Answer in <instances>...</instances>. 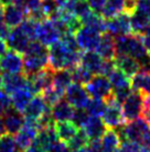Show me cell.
<instances>
[{
  "label": "cell",
  "mask_w": 150,
  "mask_h": 152,
  "mask_svg": "<svg viewBox=\"0 0 150 152\" xmlns=\"http://www.w3.org/2000/svg\"><path fill=\"white\" fill-rule=\"evenodd\" d=\"M81 55L79 50L72 49L62 40H58L49 48V67L53 71L62 69L71 70L79 64Z\"/></svg>",
  "instance_id": "cell-1"
},
{
  "label": "cell",
  "mask_w": 150,
  "mask_h": 152,
  "mask_svg": "<svg viewBox=\"0 0 150 152\" xmlns=\"http://www.w3.org/2000/svg\"><path fill=\"white\" fill-rule=\"evenodd\" d=\"M23 55V71L27 77L49 67V49L40 41H30Z\"/></svg>",
  "instance_id": "cell-2"
},
{
  "label": "cell",
  "mask_w": 150,
  "mask_h": 152,
  "mask_svg": "<svg viewBox=\"0 0 150 152\" xmlns=\"http://www.w3.org/2000/svg\"><path fill=\"white\" fill-rule=\"evenodd\" d=\"M117 56H129L139 62L149 55L147 51L142 36L136 34H129L115 38Z\"/></svg>",
  "instance_id": "cell-3"
},
{
  "label": "cell",
  "mask_w": 150,
  "mask_h": 152,
  "mask_svg": "<svg viewBox=\"0 0 150 152\" xmlns=\"http://www.w3.org/2000/svg\"><path fill=\"white\" fill-rule=\"evenodd\" d=\"M102 119L107 129L120 128L127 123L123 113L120 102L117 101L112 96L106 100V108L102 115Z\"/></svg>",
  "instance_id": "cell-4"
},
{
  "label": "cell",
  "mask_w": 150,
  "mask_h": 152,
  "mask_svg": "<svg viewBox=\"0 0 150 152\" xmlns=\"http://www.w3.org/2000/svg\"><path fill=\"white\" fill-rule=\"evenodd\" d=\"M85 89L89 97L96 99L107 100L112 96V87L108 77L103 75H96L91 78V80L85 85Z\"/></svg>",
  "instance_id": "cell-5"
},
{
  "label": "cell",
  "mask_w": 150,
  "mask_h": 152,
  "mask_svg": "<svg viewBox=\"0 0 150 152\" xmlns=\"http://www.w3.org/2000/svg\"><path fill=\"white\" fill-rule=\"evenodd\" d=\"M145 107V98L141 93L131 91L128 97L121 102V109L126 119V122H129L133 120L142 117Z\"/></svg>",
  "instance_id": "cell-6"
},
{
  "label": "cell",
  "mask_w": 150,
  "mask_h": 152,
  "mask_svg": "<svg viewBox=\"0 0 150 152\" xmlns=\"http://www.w3.org/2000/svg\"><path fill=\"white\" fill-rule=\"evenodd\" d=\"M149 128V123L147 122L145 119L138 118L136 120L127 122L125 126H123V129H120L118 132L120 134V138L141 143L144 142V139H145Z\"/></svg>",
  "instance_id": "cell-7"
},
{
  "label": "cell",
  "mask_w": 150,
  "mask_h": 152,
  "mask_svg": "<svg viewBox=\"0 0 150 152\" xmlns=\"http://www.w3.org/2000/svg\"><path fill=\"white\" fill-rule=\"evenodd\" d=\"M62 38V34L51 18H45L38 23L37 39L42 45L50 47Z\"/></svg>",
  "instance_id": "cell-8"
},
{
  "label": "cell",
  "mask_w": 150,
  "mask_h": 152,
  "mask_svg": "<svg viewBox=\"0 0 150 152\" xmlns=\"http://www.w3.org/2000/svg\"><path fill=\"white\" fill-rule=\"evenodd\" d=\"M76 42L79 49L84 51H96L100 40L102 34L96 30L88 28L86 26H82L74 34Z\"/></svg>",
  "instance_id": "cell-9"
},
{
  "label": "cell",
  "mask_w": 150,
  "mask_h": 152,
  "mask_svg": "<svg viewBox=\"0 0 150 152\" xmlns=\"http://www.w3.org/2000/svg\"><path fill=\"white\" fill-rule=\"evenodd\" d=\"M53 70L50 67L43 69L34 75L28 76V87L33 94H41L44 90L52 86Z\"/></svg>",
  "instance_id": "cell-10"
},
{
  "label": "cell",
  "mask_w": 150,
  "mask_h": 152,
  "mask_svg": "<svg viewBox=\"0 0 150 152\" xmlns=\"http://www.w3.org/2000/svg\"><path fill=\"white\" fill-rule=\"evenodd\" d=\"M39 130H40V128H39L38 121L25 119L23 127L21 128V130L18 133L14 134V140H16V144L18 148L25 151L35 140Z\"/></svg>",
  "instance_id": "cell-11"
},
{
  "label": "cell",
  "mask_w": 150,
  "mask_h": 152,
  "mask_svg": "<svg viewBox=\"0 0 150 152\" xmlns=\"http://www.w3.org/2000/svg\"><path fill=\"white\" fill-rule=\"evenodd\" d=\"M64 96L66 98V101L70 102L75 109H85L91 100V97L83 85L75 82L67 87Z\"/></svg>",
  "instance_id": "cell-12"
},
{
  "label": "cell",
  "mask_w": 150,
  "mask_h": 152,
  "mask_svg": "<svg viewBox=\"0 0 150 152\" xmlns=\"http://www.w3.org/2000/svg\"><path fill=\"white\" fill-rule=\"evenodd\" d=\"M106 23H107V32H109L115 38L131 34L130 15L125 11L117 15L116 17L106 20Z\"/></svg>",
  "instance_id": "cell-13"
},
{
  "label": "cell",
  "mask_w": 150,
  "mask_h": 152,
  "mask_svg": "<svg viewBox=\"0 0 150 152\" xmlns=\"http://www.w3.org/2000/svg\"><path fill=\"white\" fill-rule=\"evenodd\" d=\"M0 70L8 75L21 73L23 71V57L17 51H6V53L0 57Z\"/></svg>",
  "instance_id": "cell-14"
},
{
  "label": "cell",
  "mask_w": 150,
  "mask_h": 152,
  "mask_svg": "<svg viewBox=\"0 0 150 152\" xmlns=\"http://www.w3.org/2000/svg\"><path fill=\"white\" fill-rule=\"evenodd\" d=\"M2 121L6 129V132L14 135L21 130L25 122V114L16 110L14 108H9L2 114Z\"/></svg>",
  "instance_id": "cell-15"
},
{
  "label": "cell",
  "mask_w": 150,
  "mask_h": 152,
  "mask_svg": "<svg viewBox=\"0 0 150 152\" xmlns=\"http://www.w3.org/2000/svg\"><path fill=\"white\" fill-rule=\"evenodd\" d=\"M30 41H32V40L25 34V32L21 29L20 26L10 29V34H9L7 40H6L7 46L10 50L17 51L21 55L25 52Z\"/></svg>",
  "instance_id": "cell-16"
},
{
  "label": "cell",
  "mask_w": 150,
  "mask_h": 152,
  "mask_svg": "<svg viewBox=\"0 0 150 152\" xmlns=\"http://www.w3.org/2000/svg\"><path fill=\"white\" fill-rule=\"evenodd\" d=\"M27 17L28 15L25 10L12 2L4 7V21L10 29L20 26Z\"/></svg>",
  "instance_id": "cell-17"
},
{
  "label": "cell",
  "mask_w": 150,
  "mask_h": 152,
  "mask_svg": "<svg viewBox=\"0 0 150 152\" xmlns=\"http://www.w3.org/2000/svg\"><path fill=\"white\" fill-rule=\"evenodd\" d=\"M49 110H50V107L44 101L43 97L41 94H37L34 98H32V100L27 106L25 110L23 111V114H25V119H28V120L38 121Z\"/></svg>",
  "instance_id": "cell-18"
},
{
  "label": "cell",
  "mask_w": 150,
  "mask_h": 152,
  "mask_svg": "<svg viewBox=\"0 0 150 152\" xmlns=\"http://www.w3.org/2000/svg\"><path fill=\"white\" fill-rule=\"evenodd\" d=\"M82 129L85 132V134L87 135L89 141H95V140L102 139V137L106 131V126H105L103 119H100V117H91L89 115L88 120Z\"/></svg>",
  "instance_id": "cell-19"
},
{
  "label": "cell",
  "mask_w": 150,
  "mask_h": 152,
  "mask_svg": "<svg viewBox=\"0 0 150 152\" xmlns=\"http://www.w3.org/2000/svg\"><path fill=\"white\" fill-rule=\"evenodd\" d=\"M96 52L105 60H114L116 58V45L115 37L109 32H104L100 36V40Z\"/></svg>",
  "instance_id": "cell-20"
},
{
  "label": "cell",
  "mask_w": 150,
  "mask_h": 152,
  "mask_svg": "<svg viewBox=\"0 0 150 152\" xmlns=\"http://www.w3.org/2000/svg\"><path fill=\"white\" fill-rule=\"evenodd\" d=\"M75 108L66 100L61 99L60 101L51 107V114L55 122L61 121H72Z\"/></svg>",
  "instance_id": "cell-21"
},
{
  "label": "cell",
  "mask_w": 150,
  "mask_h": 152,
  "mask_svg": "<svg viewBox=\"0 0 150 152\" xmlns=\"http://www.w3.org/2000/svg\"><path fill=\"white\" fill-rule=\"evenodd\" d=\"M105 59H103L96 51H84L81 55L79 64L85 67L93 75H100Z\"/></svg>",
  "instance_id": "cell-22"
},
{
  "label": "cell",
  "mask_w": 150,
  "mask_h": 152,
  "mask_svg": "<svg viewBox=\"0 0 150 152\" xmlns=\"http://www.w3.org/2000/svg\"><path fill=\"white\" fill-rule=\"evenodd\" d=\"M34 141L44 150V152L49 151L58 141V135H56V132H55L54 129V124L40 129Z\"/></svg>",
  "instance_id": "cell-23"
},
{
  "label": "cell",
  "mask_w": 150,
  "mask_h": 152,
  "mask_svg": "<svg viewBox=\"0 0 150 152\" xmlns=\"http://www.w3.org/2000/svg\"><path fill=\"white\" fill-rule=\"evenodd\" d=\"M130 87L142 96H150V73L139 70L130 78Z\"/></svg>",
  "instance_id": "cell-24"
},
{
  "label": "cell",
  "mask_w": 150,
  "mask_h": 152,
  "mask_svg": "<svg viewBox=\"0 0 150 152\" xmlns=\"http://www.w3.org/2000/svg\"><path fill=\"white\" fill-rule=\"evenodd\" d=\"M28 86V79L25 73H14V75H4V81H2V88L4 91L9 94L13 93L19 89Z\"/></svg>",
  "instance_id": "cell-25"
},
{
  "label": "cell",
  "mask_w": 150,
  "mask_h": 152,
  "mask_svg": "<svg viewBox=\"0 0 150 152\" xmlns=\"http://www.w3.org/2000/svg\"><path fill=\"white\" fill-rule=\"evenodd\" d=\"M32 98H33V93L29 89V87L28 86L23 87L11 93V106L16 110L23 113V111L32 100Z\"/></svg>",
  "instance_id": "cell-26"
},
{
  "label": "cell",
  "mask_w": 150,
  "mask_h": 152,
  "mask_svg": "<svg viewBox=\"0 0 150 152\" xmlns=\"http://www.w3.org/2000/svg\"><path fill=\"white\" fill-rule=\"evenodd\" d=\"M114 61L117 69L124 72L128 78H131L135 73L140 70L139 62L129 56H117Z\"/></svg>",
  "instance_id": "cell-27"
},
{
  "label": "cell",
  "mask_w": 150,
  "mask_h": 152,
  "mask_svg": "<svg viewBox=\"0 0 150 152\" xmlns=\"http://www.w3.org/2000/svg\"><path fill=\"white\" fill-rule=\"evenodd\" d=\"M54 129L58 141L67 143L79 132V128L73 121H61L54 124Z\"/></svg>",
  "instance_id": "cell-28"
},
{
  "label": "cell",
  "mask_w": 150,
  "mask_h": 152,
  "mask_svg": "<svg viewBox=\"0 0 150 152\" xmlns=\"http://www.w3.org/2000/svg\"><path fill=\"white\" fill-rule=\"evenodd\" d=\"M100 143L104 152H115L117 151L121 143V138L118 131L115 129H107L100 139Z\"/></svg>",
  "instance_id": "cell-29"
},
{
  "label": "cell",
  "mask_w": 150,
  "mask_h": 152,
  "mask_svg": "<svg viewBox=\"0 0 150 152\" xmlns=\"http://www.w3.org/2000/svg\"><path fill=\"white\" fill-rule=\"evenodd\" d=\"M73 83L71 70L69 69H62L53 71V78H52V87L58 91L65 93L67 87Z\"/></svg>",
  "instance_id": "cell-30"
},
{
  "label": "cell",
  "mask_w": 150,
  "mask_h": 152,
  "mask_svg": "<svg viewBox=\"0 0 150 152\" xmlns=\"http://www.w3.org/2000/svg\"><path fill=\"white\" fill-rule=\"evenodd\" d=\"M130 26L133 34L142 36L150 26V18L144 13L135 10L130 15Z\"/></svg>",
  "instance_id": "cell-31"
},
{
  "label": "cell",
  "mask_w": 150,
  "mask_h": 152,
  "mask_svg": "<svg viewBox=\"0 0 150 152\" xmlns=\"http://www.w3.org/2000/svg\"><path fill=\"white\" fill-rule=\"evenodd\" d=\"M124 11V0H107L102 10V17L108 20Z\"/></svg>",
  "instance_id": "cell-32"
},
{
  "label": "cell",
  "mask_w": 150,
  "mask_h": 152,
  "mask_svg": "<svg viewBox=\"0 0 150 152\" xmlns=\"http://www.w3.org/2000/svg\"><path fill=\"white\" fill-rule=\"evenodd\" d=\"M83 26H86L88 28L96 30L100 34H104L107 31V23H106V19L100 16V13L92 12L88 17H86L82 21Z\"/></svg>",
  "instance_id": "cell-33"
},
{
  "label": "cell",
  "mask_w": 150,
  "mask_h": 152,
  "mask_svg": "<svg viewBox=\"0 0 150 152\" xmlns=\"http://www.w3.org/2000/svg\"><path fill=\"white\" fill-rule=\"evenodd\" d=\"M108 79H109V81H110L112 90L130 87L129 78L126 76L123 71H120L119 69H117V68H115V69L112 70V72L108 76Z\"/></svg>",
  "instance_id": "cell-34"
},
{
  "label": "cell",
  "mask_w": 150,
  "mask_h": 152,
  "mask_svg": "<svg viewBox=\"0 0 150 152\" xmlns=\"http://www.w3.org/2000/svg\"><path fill=\"white\" fill-rule=\"evenodd\" d=\"M72 78H73V82L75 83H79V85H86L88 81L91 80L93 77V73L89 72L85 67H83L81 64L75 66L73 69H71Z\"/></svg>",
  "instance_id": "cell-35"
},
{
  "label": "cell",
  "mask_w": 150,
  "mask_h": 152,
  "mask_svg": "<svg viewBox=\"0 0 150 152\" xmlns=\"http://www.w3.org/2000/svg\"><path fill=\"white\" fill-rule=\"evenodd\" d=\"M88 142H89V140H88L87 135L85 134V132L82 129V130H79V132L66 144L67 147H69V149H70V151L76 152L79 151V150H81V149L85 148L88 144Z\"/></svg>",
  "instance_id": "cell-36"
},
{
  "label": "cell",
  "mask_w": 150,
  "mask_h": 152,
  "mask_svg": "<svg viewBox=\"0 0 150 152\" xmlns=\"http://www.w3.org/2000/svg\"><path fill=\"white\" fill-rule=\"evenodd\" d=\"M105 108H106V100L92 98L88 101L85 110L91 117H102L105 111Z\"/></svg>",
  "instance_id": "cell-37"
},
{
  "label": "cell",
  "mask_w": 150,
  "mask_h": 152,
  "mask_svg": "<svg viewBox=\"0 0 150 152\" xmlns=\"http://www.w3.org/2000/svg\"><path fill=\"white\" fill-rule=\"evenodd\" d=\"M92 12V9L86 0H76L73 4V13L81 21H83L84 19L88 17Z\"/></svg>",
  "instance_id": "cell-38"
},
{
  "label": "cell",
  "mask_w": 150,
  "mask_h": 152,
  "mask_svg": "<svg viewBox=\"0 0 150 152\" xmlns=\"http://www.w3.org/2000/svg\"><path fill=\"white\" fill-rule=\"evenodd\" d=\"M64 94H65V93L62 92V91L56 90V89L53 88L52 86H51L50 88L46 89V90H44V91L41 93V96L43 97L44 101L48 103V106L50 107V108L53 106L54 103H56L58 101H60V100L63 98Z\"/></svg>",
  "instance_id": "cell-39"
},
{
  "label": "cell",
  "mask_w": 150,
  "mask_h": 152,
  "mask_svg": "<svg viewBox=\"0 0 150 152\" xmlns=\"http://www.w3.org/2000/svg\"><path fill=\"white\" fill-rule=\"evenodd\" d=\"M17 148L16 140L12 134L6 132L0 137V152H16Z\"/></svg>",
  "instance_id": "cell-40"
},
{
  "label": "cell",
  "mask_w": 150,
  "mask_h": 152,
  "mask_svg": "<svg viewBox=\"0 0 150 152\" xmlns=\"http://www.w3.org/2000/svg\"><path fill=\"white\" fill-rule=\"evenodd\" d=\"M10 1L21 7L27 12V15L41 8V0H10Z\"/></svg>",
  "instance_id": "cell-41"
},
{
  "label": "cell",
  "mask_w": 150,
  "mask_h": 152,
  "mask_svg": "<svg viewBox=\"0 0 150 152\" xmlns=\"http://www.w3.org/2000/svg\"><path fill=\"white\" fill-rule=\"evenodd\" d=\"M88 118H89V114L86 112L85 109H76L74 111L72 121H73L79 128H83L84 124H85L86 121L88 120Z\"/></svg>",
  "instance_id": "cell-42"
},
{
  "label": "cell",
  "mask_w": 150,
  "mask_h": 152,
  "mask_svg": "<svg viewBox=\"0 0 150 152\" xmlns=\"http://www.w3.org/2000/svg\"><path fill=\"white\" fill-rule=\"evenodd\" d=\"M140 149L141 147L139 142H135L131 140H124L118 150L120 152H139Z\"/></svg>",
  "instance_id": "cell-43"
},
{
  "label": "cell",
  "mask_w": 150,
  "mask_h": 152,
  "mask_svg": "<svg viewBox=\"0 0 150 152\" xmlns=\"http://www.w3.org/2000/svg\"><path fill=\"white\" fill-rule=\"evenodd\" d=\"M9 108H11V98L9 97V93L0 89V117Z\"/></svg>",
  "instance_id": "cell-44"
},
{
  "label": "cell",
  "mask_w": 150,
  "mask_h": 152,
  "mask_svg": "<svg viewBox=\"0 0 150 152\" xmlns=\"http://www.w3.org/2000/svg\"><path fill=\"white\" fill-rule=\"evenodd\" d=\"M136 10L150 18V0H137Z\"/></svg>",
  "instance_id": "cell-45"
},
{
  "label": "cell",
  "mask_w": 150,
  "mask_h": 152,
  "mask_svg": "<svg viewBox=\"0 0 150 152\" xmlns=\"http://www.w3.org/2000/svg\"><path fill=\"white\" fill-rule=\"evenodd\" d=\"M86 1L88 2V4H89V7H91L93 12L100 13L107 0H86Z\"/></svg>",
  "instance_id": "cell-46"
},
{
  "label": "cell",
  "mask_w": 150,
  "mask_h": 152,
  "mask_svg": "<svg viewBox=\"0 0 150 152\" xmlns=\"http://www.w3.org/2000/svg\"><path fill=\"white\" fill-rule=\"evenodd\" d=\"M85 149H86V152H104L100 140L89 141L87 145L85 147Z\"/></svg>",
  "instance_id": "cell-47"
},
{
  "label": "cell",
  "mask_w": 150,
  "mask_h": 152,
  "mask_svg": "<svg viewBox=\"0 0 150 152\" xmlns=\"http://www.w3.org/2000/svg\"><path fill=\"white\" fill-rule=\"evenodd\" d=\"M48 152H71L67 144L62 141H58Z\"/></svg>",
  "instance_id": "cell-48"
},
{
  "label": "cell",
  "mask_w": 150,
  "mask_h": 152,
  "mask_svg": "<svg viewBox=\"0 0 150 152\" xmlns=\"http://www.w3.org/2000/svg\"><path fill=\"white\" fill-rule=\"evenodd\" d=\"M136 4L137 0H124V11L131 15L136 10Z\"/></svg>",
  "instance_id": "cell-49"
},
{
  "label": "cell",
  "mask_w": 150,
  "mask_h": 152,
  "mask_svg": "<svg viewBox=\"0 0 150 152\" xmlns=\"http://www.w3.org/2000/svg\"><path fill=\"white\" fill-rule=\"evenodd\" d=\"M9 34H10V28L4 23V21L0 22V38L7 40Z\"/></svg>",
  "instance_id": "cell-50"
},
{
  "label": "cell",
  "mask_w": 150,
  "mask_h": 152,
  "mask_svg": "<svg viewBox=\"0 0 150 152\" xmlns=\"http://www.w3.org/2000/svg\"><path fill=\"white\" fill-rule=\"evenodd\" d=\"M142 40H144V43H145V47H146L148 53L150 55V26L146 30V32L142 34Z\"/></svg>",
  "instance_id": "cell-51"
},
{
  "label": "cell",
  "mask_w": 150,
  "mask_h": 152,
  "mask_svg": "<svg viewBox=\"0 0 150 152\" xmlns=\"http://www.w3.org/2000/svg\"><path fill=\"white\" fill-rule=\"evenodd\" d=\"M25 152H44V150H43L35 141H33L28 148L25 149Z\"/></svg>",
  "instance_id": "cell-52"
},
{
  "label": "cell",
  "mask_w": 150,
  "mask_h": 152,
  "mask_svg": "<svg viewBox=\"0 0 150 152\" xmlns=\"http://www.w3.org/2000/svg\"><path fill=\"white\" fill-rule=\"evenodd\" d=\"M7 42L4 41V39L0 38V57H2V56L6 53V51H7Z\"/></svg>",
  "instance_id": "cell-53"
},
{
  "label": "cell",
  "mask_w": 150,
  "mask_h": 152,
  "mask_svg": "<svg viewBox=\"0 0 150 152\" xmlns=\"http://www.w3.org/2000/svg\"><path fill=\"white\" fill-rule=\"evenodd\" d=\"M144 144H145V147L150 149V128H149V130H148V132H147L145 139H144Z\"/></svg>",
  "instance_id": "cell-54"
},
{
  "label": "cell",
  "mask_w": 150,
  "mask_h": 152,
  "mask_svg": "<svg viewBox=\"0 0 150 152\" xmlns=\"http://www.w3.org/2000/svg\"><path fill=\"white\" fill-rule=\"evenodd\" d=\"M6 133V129H4V121H2V118L0 117V137Z\"/></svg>",
  "instance_id": "cell-55"
},
{
  "label": "cell",
  "mask_w": 150,
  "mask_h": 152,
  "mask_svg": "<svg viewBox=\"0 0 150 152\" xmlns=\"http://www.w3.org/2000/svg\"><path fill=\"white\" fill-rule=\"evenodd\" d=\"M4 4L0 1V22L4 21Z\"/></svg>",
  "instance_id": "cell-56"
},
{
  "label": "cell",
  "mask_w": 150,
  "mask_h": 152,
  "mask_svg": "<svg viewBox=\"0 0 150 152\" xmlns=\"http://www.w3.org/2000/svg\"><path fill=\"white\" fill-rule=\"evenodd\" d=\"M139 152H150V149L144 145V147H141V149L139 150Z\"/></svg>",
  "instance_id": "cell-57"
},
{
  "label": "cell",
  "mask_w": 150,
  "mask_h": 152,
  "mask_svg": "<svg viewBox=\"0 0 150 152\" xmlns=\"http://www.w3.org/2000/svg\"><path fill=\"white\" fill-rule=\"evenodd\" d=\"M1 70H0V89L2 88V81H4V76H2V73H1Z\"/></svg>",
  "instance_id": "cell-58"
},
{
  "label": "cell",
  "mask_w": 150,
  "mask_h": 152,
  "mask_svg": "<svg viewBox=\"0 0 150 152\" xmlns=\"http://www.w3.org/2000/svg\"><path fill=\"white\" fill-rule=\"evenodd\" d=\"M115 152H120V151H119V150H117V151H115Z\"/></svg>",
  "instance_id": "cell-59"
}]
</instances>
